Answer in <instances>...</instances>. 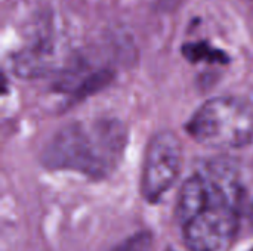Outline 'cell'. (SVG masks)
Listing matches in <instances>:
<instances>
[{
  "mask_svg": "<svg viewBox=\"0 0 253 251\" xmlns=\"http://www.w3.org/2000/svg\"><path fill=\"white\" fill-rule=\"evenodd\" d=\"M153 235L150 232H138L119 244L113 251H151Z\"/></svg>",
  "mask_w": 253,
  "mask_h": 251,
  "instance_id": "8992f818",
  "label": "cell"
},
{
  "mask_svg": "<svg viewBox=\"0 0 253 251\" xmlns=\"http://www.w3.org/2000/svg\"><path fill=\"white\" fill-rule=\"evenodd\" d=\"M182 166V146L175 133L163 130L148 142L141 191L147 201L157 203L176 182Z\"/></svg>",
  "mask_w": 253,
  "mask_h": 251,
  "instance_id": "277c9868",
  "label": "cell"
},
{
  "mask_svg": "<svg viewBox=\"0 0 253 251\" xmlns=\"http://www.w3.org/2000/svg\"><path fill=\"white\" fill-rule=\"evenodd\" d=\"M126 142L127 132L119 120L76 121L58 130L42 158L49 169L73 170L92 179H102L119 166Z\"/></svg>",
  "mask_w": 253,
  "mask_h": 251,
  "instance_id": "7a4b0ae2",
  "label": "cell"
},
{
  "mask_svg": "<svg viewBox=\"0 0 253 251\" xmlns=\"http://www.w3.org/2000/svg\"><path fill=\"white\" fill-rule=\"evenodd\" d=\"M187 133L199 143L218 149H239L253 142V108L233 96L205 102L188 120Z\"/></svg>",
  "mask_w": 253,
  "mask_h": 251,
  "instance_id": "3957f363",
  "label": "cell"
},
{
  "mask_svg": "<svg viewBox=\"0 0 253 251\" xmlns=\"http://www.w3.org/2000/svg\"><path fill=\"white\" fill-rule=\"evenodd\" d=\"M251 251H253V249H252V250H251Z\"/></svg>",
  "mask_w": 253,
  "mask_h": 251,
  "instance_id": "52a82bcc",
  "label": "cell"
},
{
  "mask_svg": "<svg viewBox=\"0 0 253 251\" xmlns=\"http://www.w3.org/2000/svg\"><path fill=\"white\" fill-rule=\"evenodd\" d=\"M242 186L227 161H213L188 178L178 197L176 219L191 251L221 250L236 234Z\"/></svg>",
  "mask_w": 253,
  "mask_h": 251,
  "instance_id": "6da1fadb",
  "label": "cell"
},
{
  "mask_svg": "<svg viewBox=\"0 0 253 251\" xmlns=\"http://www.w3.org/2000/svg\"><path fill=\"white\" fill-rule=\"evenodd\" d=\"M182 55L193 64L197 62H209V64H228L230 62V56L212 46L211 43L200 40V41H194V43H187L182 46Z\"/></svg>",
  "mask_w": 253,
  "mask_h": 251,
  "instance_id": "5b68a950",
  "label": "cell"
}]
</instances>
